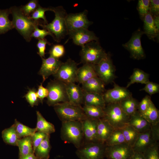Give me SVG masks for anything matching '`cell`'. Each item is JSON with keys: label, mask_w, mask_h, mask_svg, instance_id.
<instances>
[{"label": "cell", "mask_w": 159, "mask_h": 159, "mask_svg": "<svg viewBox=\"0 0 159 159\" xmlns=\"http://www.w3.org/2000/svg\"><path fill=\"white\" fill-rule=\"evenodd\" d=\"M12 16L11 21L14 26L27 42L31 39V35L35 27L44 23L39 21H34L30 16L25 15L21 11L20 7H11L9 9Z\"/></svg>", "instance_id": "cell-1"}, {"label": "cell", "mask_w": 159, "mask_h": 159, "mask_svg": "<svg viewBox=\"0 0 159 159\" xmlns=\"http://www.w3.org/2000/svg\"><path fill=\"white\" fill-rule=\"evenodd\" d=\"M53 11L55 14L53 20L49 23H43L39 25L49 31L54 40L59 42L68 34L65 21L67 14L62 6L53 8Z\"/></svg>", "instance_id": "cell-2"}, {"label": "cell", "mask_w": 159, "mask_h": 159, "mask_svg": "<svg viewBox=\"0 0 159 159\" xmlns=\"http://www.w3.org/2000/svg\"><path fill=\"white\" fill-rule=\"evenodd\" d=\"M61 137L64 142L73 144L77 148L83 144L84 139L82 121L62 122Z\"/></svg>", "instance_id": "cell-3"}, {"label": "cell", "mask_w": 159, "mask_h": 159, "mask_svg": "<svg viewBox=\"0 0 159 159\" xmlns=\"http://www.w3.org/2000/svg\"><path fill=\"white\" fill-rule=\"evenodd\" d=\"M103 118L115 129H122L128 125L130 116L121 109L119 103L106 104Z\"/></svg>", "instance_id": "cell-4"}, {"label": "cell", "mask_w": 159, "mask_h": 159, "mask_svg": "<svg viewBox=\"0 0 159 159\" xmlns=\"http://www.w3.org/2000/svg\"><path fill=\"white\" fill-rule=\"evenodd\" d=\"M53 107L55 112L62 122L82 121L87 118L81 105L67 102L57 104Z\"/></svg>", "instance_id": "cell-5"}, {"label": "cell", "mask_w": 159, "mask_h": 159, "mask_svg": "<svg viewBox=\"0 0 159 159\" xmlns=\"http://www.w3.org/2000/svg\"><path fill=\"white\" fill-rule=\"evenodd\" d=\"M106 54L99 41H92L82 47L80 52L81 62L83 64L94 65L98 64Z\"/></svg>", "instance_id": "cell-6"}, {"label": "cell", "mask_w": 159, "mask_h": 159, "mask_svg": "<svg viewBox=\"0 0 159 159\" xmlns=\"http://www.w3.org/2000/svg\"><path fill=\"white\" fill-rule=\"evenodd\" d=\"M46 88L48 92L47 103L49 106H54L59 103L69 102L65 83L54 79L49 82Z\"/></svg>", "instance_id": "cell-7"}, {"label": "cell", "mask_w": 159, "mask_h": 159, "mask_svg": "<svg viewBox=\"0 0 159 159\" xmlns=\"http://www.w3.org/2000/svg\"><path fill=\"white\" fill-rule=\"evenodd\" d=\"M159 140V123L151 125L149 130L140 133L132 148L134 152L143 153L148 148L158 143Z\"/></svg>", "instance_id": "cell-8"}, {"label": "cell", "mask_w": 159, "mask_h": 159, "mask_svg": "<svg viewBox=\"0 0 159 159\" xmlns=\"http://www.w3.org/2000/svg\"><path fill=\"white\" fill-rule=\"evenodd\" d=\"M106 147L100 142L87 143L77 149L76 154L80 159H103Z\"/></svg>", "instance_id": "cell-9"}, {"label": "cell", "mask_w": 159, "mask_h": 159, "mask_svg": "<svg viewBox=\"0 0 159 159\" xmlns=\"http://www.w3.org/2000/svg\"><path fill=\"white\" fill-rule=\"evenodd\" d=\"M93 67L97 77L105 85L113 82L117 77L115 67L109 53H107L100 62Z\"/></svg>", "instance_id": "cell-10"}, {"label": "cell", "mask_w": 159, "mask_h": 159, "mask_svg": "<svg viewBox=\"0 0 159 159\" xmlns=\"http://www.w3.org/2000/svg\"><path fill=\"white\" fill-rule=\"evenodd\" d=\"M78 64L69 59L62 62L56 73L53 75L55 79L65 84L77 82Z\"/></svg>", "instance_id": "cell-11"}, {"label": "cell", "mask_w": 159, "mask_h": 159, "mask_svg": "<svg viewBox=\"0 0 159 159\" xmlns=\"http://www.w3.org/2000/svg\"><path fill=\"white\" fill-rule=\"evenodd\" d=\"M144 32L139 28L133 34L129 40L122 44V46L129 51L132 58L140 60L145 58V54L142 47L141 38Z\"/></svg>", "instance_id": "cell-12"}, {"label": "cell", "mask_w": 159, "mask_h": 159, "mask_svg": "<svg viewBox=\"0 0 159 159\" xmlns=\"http://www.w3.org/2000/svg\"><path fill=\"white\" fill-rule=\"evenodd\" d=\"M88 11L85 10L83 11L76 13L67 14L65 21L68 34L71 32L81 29H88L93 22L88 19Z\"/></svg>", "instance_id": "cell-13"}, {"label": "cell", "mask_w": 159, "mask_h": 159, "mask_svg": "<svg viewBox=\"0 0 159 159\" xmlns=\"http://www.w3.org/2000/svg\"><path fill=\"white\" fill-rule=\"evenodd\" d=\"M134 152L132 147L126 143L107 145L105 158L106 159H130Z\"/></svg>", "instance_id": "cell-14"}, {"label": "cell", "mask_w": 159, "mask_h": 159, "mask_svg": "<svg viewBox=\"0 0 159 159\" xmlns=\"http://www.w3.org/2000/svg\"><path fill=\"white\" fill-rule=\"evenodd\" d=\"M103 95L106 104L119 103L123 100L132 96V93L126 87H121L114 83V87L106 90Z\"/></svg>", "instance_id": "cell-15"}, {"label": "cell", "mask_w": 159, "mask_h": 159, "mask_svg": "<svg viewBox=\"0 0 159 159\" xmlns=\"http://www.w3.org/2000/svg\"><path fill=\"white\" fill-rule=\"evenodd\" d=\"M42 59V64L38 74L42 77L43 83L50 76L56 73L62 62L50 56L47 59Z\"/></svg>", "instance_id": "cell-16"}, {"label": "cell", "mask_w": 159, "mask_h": 159, "mask_svg": "<svg viewBox=\"0 0 159 159\" xmlns=\"http://www.w3.org/2000/svg\"><path fill=\"white\" fill-rule=\"evenodd\" d=\"M68 35L74 44L81 47L91 41H99V38L94 33L88 29H79L70 32Z\"/></svg>", "instance_id": "cell-17"}, {"label": "cell", "mask_w": 159, "mask_h": 159, "mask_svg": "<svg viewBox=\"0 0 159 159\" xmlns=\"http://www.w3.org/2000/svg\"><path fill=\"white\" fill-rule=\"evenodd\" d=\"M98 119L87 117L82 121L84 139L85 138L87 143L99 142L97 138V126Z\"/></svg>", "instance_id": "cell-18"}, {"label": "cell", "mask_w": 159, "mask_h": 159, "mask_svg": "<svg viewBox=\"0 0 159 159\" xmlns=\"http://www.w3.org/2000/svg\"><path fill=\"white\" fill-rule=\"evenodd\" d=\"M65 84L69 102L79 105L83 104L84 90L82 88L74 83Z\"/></svg>", "instance_id": "cell-19"}, {"label": "cell", "mask_w": 159, "mask_h": 159, "mask_svg": "<svg viewBox=\"0 0 159 159\" xmlns=\"http://www.w3.org/2000/svg\"><path fill=\"white\" fill-rule=\"evenodd\" d=\"M82 84V89L87 92L103 95L106 90L105 84L98 77H93Z\"/></svg>", "instance_id": "cell-20"}, {"label": "cell", "mask_w": 159, "mask_h": 159, "mask_svg": "<svg viewBox=\"0 0 159 159\" xmlns=\"http://www.w3.org/2000/svg\"><path fill=\"white\" fill-rule=\"evenodd\" d=\"M128 125L132 127L139 133L149 130L151 126L138 111L130 116Z\"/></svg>", "instance_id": "cell-21"}, {"label": "cell", "mask_w": 159, "mask_h": 159, "mask_svg": "<svg viewBox=\"0 0 159 159\" xmlns=\"http://www.w3.org/2000/svg\"><path fill=\"white\" fill-rule=\"evenodd\" d=\"M115 129L103 118L99 119L97 126V138L99 142L105 143Z\"/></svg>", "instance_id": "cell-22"}, {"label": "cell", "mask_w": 159, "mask_h": 159, "mask_svg": "<svg viewBox=\"0 0 159 159\" xmlns=\"http://www.w3.org/2000/svg\"><path fill=\"white\" fill-rule=\"evenodd\" d=\"M83 104L86 106L99 107L103 109L106 105L102 95L84 90Z\"/></svg>", "instance_id": "cell-23"}, {"label": "cell", "mask_w": 159, "mask_h": 159, "mask_svg": "<svg viewBox=\"0 0 159 159\" xmlns=\"http://www.w3.org/2000/svg\"><path fill=\"white\" fill-rule=\"evenodd\" d=\"M97 77L93 65L85 64L78 68L77 73V82L82 84L90 79Z\"/></svg>", "instance_id": "cell-24"}, {"label": "cell", "mask_w": 159, "mask_h": 159, "mask_svg": "<svg viewBox=\"0 0 159 159\" xmlns=\"http://www.w3.org/2000/svg\"><path fill=\"white\" fill-rule=\"evenodd\" d=\"M143 20L144 34L146 35L149 39L153 40L155 41L156 38L158 39L159 32L155 26L153 16L150 12L145 16Z\"/></svg>", "instance_id": "cell-25"}, {"label": "cell", "mask_w": 159, "mask_h": 159, "mask_svg": "<svg viewBox=\"0 0 159 159\" xmlns=\"http://www.w3.org/2000/svg\"><path fill=\"white\" fill-rule=\"evenodd\" d=\"M51 149L50 135H47L40 144L36 148L34 153L38 159H48Z\"/></svg>", "instance_id": "cell-26"}, {"label": "cell", "mask_w": 159, "mask_h": 159, "mask_svg": "<svg viewBox=\"0 0 159 159\" xmlns=\"http://www.w3.org/2000/svg\"><path fill=\"white\" fill-rule=\"evenodd\" d=\"M37 131L43 132L46 134L50 135L55 131L54 125L47 121L39 111H37Z\"/></svg>", "instance_id": "cell-27"}, {"label": "cell", "mask_w": 159, "mask_h": 159, "mask_svg": "<svg viewBox=\"0 0 159 159\" xmlns=\"http://www.w3.org/2000/svg\"><path fill=\"white\" fill-rule=\"evenodd\" d=\"M139 103L137 100L131 96L123 100L119 103L122 110L130 116L138 111Z\"/></svg>", "instance_id": "cell-28"}, {"label": "cell", "mask_w": 159, "mask_h": 159, "mask_svg": "<svg viewBox=\"0 0 159 159\" xmlns=\"http://www.w3.org/2000/svg\"><path fill=\"white\" fill-rule=\"evenodd\" d=\"M149 77V75L147 73L139 69L135 68L129 78L130 81L126 87L127 88L135 83L146 84L150 81Z\"/></svg>", "instance_id": "cell-29"}, {"label": "cell", "mask_w": 159, "mask_h": 159, "mask_svg": "<svg viewBox=\"0 0 159 159\" xmlns=\"http://www.w3.org/2000/svg\"><path fill=\"white\" fill-rule=\"evenodd\" d=\"M17 146L19 148V157L34 153L31 136H27L19 139Z\"/></svg>", "instance_id": "cell-30"}, {"label": "cell", "mask_w": 159, "mask_h": 159, "mask_svg": "<svg viewBox=\"0 0 159 159\" xmlns=\"http://www.w3.org/2000/svg\"><path fill=\"white\" fill-rule=\"evenodd\" d=\"M151 125L159 123V112L151 101L146 111L141 114Z\"/></svg>", "instance_id": "cell-31"}, {"label": "cell", "mask_w": 159, "mask_h": 159, "mask_svg": "<svg viewBox=\"0 0 159 159\" xmlns=\"http://www.w3.org/2000/svg\"><path fill=\"white\" fill-rule=\"evenodd\" d=\"M10 14L9 9H0V34L14 28L12 21L9 18Z\"/></svg>", "instance_id": "cell-32"}, {"label": "cell", "mask_w": 159, "mask_h": 159, "mask_svg": "<svg viewBox=\"0 0 159 159\" xmlns=\"http://www.w3.org/2000/svg\"><path fill=\"white\" fill-rule=\"evenodd\" d=\"M2 137L4 141L6 143L14 146H17L18 141L20 139L14 125L3 130L2 132Z\"/></svg>", "instance_id": "cell-33"}, {"label": "cell", "mask_w": 159, "mask_h": 159, "mask_svg": "<svg viewBox=\"0 0 159 159\" xmlns=\"http://www.w3.org/2000/svg\"><path fill=\"white\" fill-rule=\"evenodd\" d=\"M19 138L20 139L27 136H32L37 131L36 128H31L15 120L13 124Z\"/></svg>", "instance_id": "cell-34"}, {"label": "cell", "mask_w": 159, "mask_h": 159, "mask_svg": "<svg viewBox=\"0 0 159 159\" xmlns=\"http://www.w3.org/2000/svg\"><path fill=\"white\" fill-rule=\"evenodd\" d=\"M82 108L87 118L98 119L103 118L104 117L103 109L100 107L84 105Z\"/></svg>", "instance_id": "cell-35"}, {"label": "cell", "mask_w": 159, "mask_h": 159, "mask_svg": "<svg viewBox=\"0 0 159 159\" xmlns=\"http://www.w3.org/2000/svg\"><path fill=\"white\" fill-rule=\"evenodd\" d=\"M121 129L124 136L125 142L132 147L140 133L132 127L128 125Z\"/></svg>", "instance_id": "cell-36"}, {"label": "cell", "mask_w": 159, "mask_h": 159, "mask_svg": "<svg viewBox=\"0 0 159 159\" xmlns=\"http://www.w3.org/2000/svg\"><path fill=\"white\" fill-rule=\"evenodd\" d=\"M126 143L121 129H115L105 142L107 146Z\"/></svg>", "instance_id": "cell-37"}, {"label": "cell", "mask_w": 159, "mask_h": 159, "mask_svg": "<svg viewBox=\"0 0 159 159\" xmlns=\"http://www.w3.org/2000/svg\"><path fill=\"white\" fill-rule=\"evenodd\" d=\"M53 8H44L39 5L35 11L31 15L30 17L34 21H39L40 19H43L44 24L48 23L45 16V12L47 11H53Z\"/></svg>", "instance_id": "cell-38"}, {"label": "cell", "mask_w": 159, "mask_h": 159, "mask_svg": "<svg viewBox=\"0 0 159 159\" xmlns=\"http://www.w3.org/2000/svg\"><path fill=\"white\" fill-rule=\"evenodd\" d=\"M137 9L140 19L143 20L145 16L150 12V0H139Z\"/></svg>", "instance_id": "cell-39"}, {"label": "cell", "mask_w": 159, "mask_h": 159, "mask_svg": "<svg viewBox=\"0 0 159 159\" xmlns=\"http://www.w3.org/2000/svg\"><path fill=\"white\" fill-rule=\"evenodd\" d=\"M143 154L145 159H159V143L148 148Z\"/></svg>", "instance_id": "cell-40"}, {"label": "cell", "mask_w": 159, "mask_h": 159, "mask_svg": "<svg viewBox=\"0 0 159 159\" xmlns=\"http://www.w3.org/2000/svg\"><path fill=\"white\" fill-rule=\"evenodd\" d=\"M39 4L38 1L37 0H31L24 5L20 7L22 13L26 16H30L37 9Z\"/></svg>", "instance_id": "cell-41"}, {"label": "cell", "mask_w": 159, "mask_h": 159, "mask_svg": "<svg viewBox=\"0 0 159 159\" xmlns=\"http://www.w3.org/2000/svg\"><path fill=\"white\" fill-rule=\"evenodd\" d=\"M30 105L33 107L37 105L40 101L37 93V90L34 88H29L27 93L24 97Z\"/></svg>", "instance_id": "cell-42"}, {"label": "cell", "mask_w": 159, "mask_h": 159, "mask_svg": "<svg viewBox=\"0 0 159 159\" xmlns=\"http://www.w3.org/2000/svg\"><path fill=\"white\" fill-rule=\"evenodd\" d=\"M65 53V49L62 44H57L53 45L49 50L50 56L55 58L59 59L62 57Z\"/></svg>", "instance_id": "cell-43"}, {"label": "cell", "mask_w": 159, "mask_h": 159, "mask_svg": "<svg viewBox=\"0 0 159 159\" xmlns=\"http://www.w3.org/2000/svg\"><path fill=\"white\" fill-rule=\"evenodd\" d=\"M47 135L37 131L31 136L34 153L36 148L40 144Z\"/></svg>", "instance_id": "cell-44"}, {"label": "cell", "mask_w": 159, "mask_h": 159, "mask_svg": "<svg viewBox=\"0 0 159 159\" xmlns=\"http://www.w3.org/2000/svg\"><path fill=\"white\" fill-rule=\"evenodd\" d=\"M140 90L144 91L151 95L159 92V85L157 83L149 81L145 84L144 87Z\"/></svg>", "instance_id": "cell-45"}, {"label": "cell", "mask_w": 159, "mask_h": 159, "mask_svg": "<svg viewBox=\"0 0 159 159\" xmlns=\"http://www.w3.org/2000/svg\"><path fill=\"white\" fill-rule=\"evenodd\" d=\"M48 35L52 37L51 34L47 30L43 29H40L38 26H36L31 35V37H34L39 39H44L45 37Z\"/></svg>", "instance_id": "cell-46"}, {"label": "cell", "mask_w": 159, "mask_h": 159, "mask_svg": "<svg viewBox=\"0 0 159 159\" xmlns=\"http://www.w3.org/2000/svg\"><path fill=\"white\" fill-rule=\"evenodd\" d=\"M151 101L150 96L146 95L139 102L138 111L141 114L144 112L148 109Z\"/></svg>", "instance_id": "cell-47"}, {"label": "cell", "mask_w": 159, "mask_h": 159, "mask_svg": "<svg viewBox=\"0 0 159 159\" xmlns=\"http://www.w3.org/2000/svg\"><path fill=\"white\" fill-rule=\"evenodd\" d=\"M47 44L50 45L51 44L45 38L44 39H39L37 44L38 49L37 54L42 58L45 57V50Z\"/></svg>", "instance_id": "cell-48"}, {"label": "cell", "mask_w": 159, "mask_h": 159, "mask_svg": "<svg viewBox=\"0 0 159 159\" xmlns=\"http://www.w3.org/2000/svg\"><path fill=\"white\" fill-rule=\"evenodd\" d=\"M42 83H42L38 86L37 91L38 97L42 103H43L44 99L47 97L48 94V90L46 87L43 86Z\"/></svg>", "instance_id": "cell-49"}, {"label": "cell", "mask_w": 159, "mask_h": 159, "mask_svg": "<svg viewBox=\"0 0 159 159\" xmlns=\"http://www.w3.org/2000/svg\"><path fill=\"white\" fill-rule=\"evenodd\" d=\"M150 1V12L153 16L159 15V0H151Z\"/></svg>", "instance_id": "cell-50"}, {"label": "cell", "mask_w": 159, "mask_h": 159, "mask_svg": "<svg viewBox=\"0 0 159 159\" xmlns=\"http://www.w3.org/2000/svg\"><path fill=\"white\" fill-rule=\"evenodd\" d=\"M130 159H145L143 154L134 152Z\"/></svg>", "instance_id": "cell-51"}, {"label": "cell", "mask_w": 159, "mask_h": 159, "mask_svg": "<svg viewBox=\"0 0 159 159\" xmlns=\"http://www.w3.org/2000/svg\"><path fill=\"white\" fill-rule=\"evenodd\" d=\"M154 22L155 26L159 32V15H157L153 16Z\"/></svg>", "instance_id": "cell-52"}, {"label": "cell", "mask_w": 159, "mask_h": 159, "mask_svg": "<svg viewBox=\"0 0 159 159\" xmlns=\"http://www.w3.org/2000/svg\"><path fill=\"white\" fill-rule=\"evenodd\" d=\"M19 159H38L34 153H31L28 155L19 157Z\"/></svg>", "instance_id": "cell-53"}, {"label": "cell", "mask_w": 159, "mask_h": 159, "mask_svg": "<svg viewBox=\"0 0 159 159\" xmlns=\"http://www.w3.org/2000/svg\"><path fill=\"white\" fill-rule=\"evenodd\" d=\"M103 159H105V158H103Z\"/></svg>", "instance_id": "cell-54"}]
</instances>
